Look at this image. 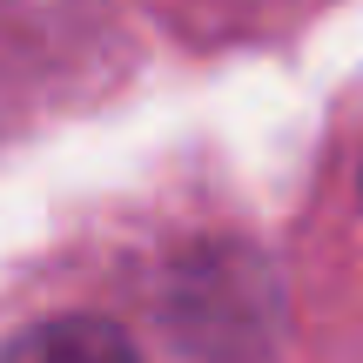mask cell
<instances>
[{"label": "cell", "instance_id": "cell-1", "mask_svg": "<svg viewBox=\"0 0 363 363\" xmlns=\"http://www.w3.org/2000/svg\"><path fill=\"white\" fill-rule=\"evenodd\" d=\"M13 357H48V363H61V357H128V337L121 330H108V323H94V316H74V323H48V330H27V337H13L7 343Z\"/></svg>", "mask_w": 363, "mask_h": 363}]
</instances>
